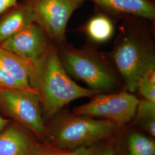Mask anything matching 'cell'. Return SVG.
<instances>
[{"instance_id":"9a60e30c","label":"cell","mask_w":155,"mask_h":155,"mask_svg":"<svg viewBox=\"0 0 155 155\" xmlns=\"http://www.w3.org/2000/svg\"><path fill=\"white\" fill-rule=\"evenodd\" d=\"M130 155H155V142L141 133H133L128 139Z\"/></svg>"},{"instance_id":"52a82bcc","label":"cell","mask_w":155,"mask_h":155,"mask_svg":"<svg viewBox=\"0 0 155 155\" xmlns=\"http://www.w3.org/2000/svg\"><path fill=\"white\" fill-rule=\"evenodd\" d=\"M139 101L127 92L98 94L87 104L74 109V114L100 118L119 125L130 121L134 116Z\"/></svg>"},{"instance_id":"d6986e66","label":"cell","mask_w":155,"mask_h":155,"mask_svg":"<svg viewBox=\"0 0 155 155\" xmlns=\"http://www.w3.org/2000/svg\"><path fill=\"white\" fill-rule=\"evenodd\" d=\"M11 89H24L9 73L0 67V90Z\"/></svg>"},{"instance_id":"ffe728a7","label":"cell","mask_w":155,"mask_h":155,"mask_svg":"<svg viewBox=\"0 0 155 155\" xmlns=\"http://www.w3.org/2000/svg\"><path fill=\"white\" fill-rule=\"evenodd\" d=\"M20 0H0V15Z\"/></svg>"},{"instance_id":"e0dca14e","label":"cell","mask_w":155,"mask_h":155,"mask_svg":"<svg viewBox=\"0 0 155 155\" xmlns=\"http://www.w3.org/2000/svg\"><path fill=\"white\" fill-rule=\"evenodd\" d=\"M77 155H116L111 144L95 143L75 150Z\"/></svg>"},{"instance_id":"5bb4252c","label":"cell","mask_w":155,"mask_h":155,"mask_svg":"<svg viewBox=\"0 0 155 155\" xmlns=\"http://www.w3.org/2000/svg\"><path fill=\"white\" fill-rule=\"evenodd\" d=\"M137 122L152 137L155 136V102L140 101L136 113Z\"/></svg>"},{"instance_id":"9c48e42d","label":"cell","mask_w":155,"mask_h":155,"mask_svg":"<svg viewBox=\"0 0 155 155\" xmlns=\"http://www.w3.org/2000/svg\"><path fill=\"white\" fill-rule=\"evenodd\" d=\"M39 144L27 129L11 120L0 132V155H32Z\"/></svg>"},{"instance_id":"3957f363","label":"cell","mask_w":155,"mask_h":155,"mask_svg":"<svg viewBox=\"0 0 155 155\" xmlns=\"http://www.w3.org/2000/svg\"><path fill=\"white\" fill-rule=\"evenodd\" d=\"M112 59L127 90L136 91L139 82L155 68L153 45L144 35L134 32L124 33L112 52Z\"/></svg>"},{"instance_id":"8fae6325","label":"cell","mask_w":155,"mask_h":155,"mask_svg":"<svg viewBox=\"0 0 155 155\" xmlns=\"http://www.w3.org/2000/svg\"><path fill=\"white\" fill-rule=\"evenodd\" d=\"M108 11L141 17L148 20L155 17V4L150 0H90Z\"/></svg>"},{"instance_id":"ba28073f","label":"cell","mask_w":155,"mask_h":155,"mask_svg":"<svg viewBox=\"0 0 155 155\" xmlns=\"http://www.w3.org/2000/svg\"><path fill=\"white\" fill-rule=\"evenodd\" d=\"M51 44L44 30L33 22L4 41L0 47L33 63L44 55Z\"/></svg>"},{"instance_id":"6da1fadb","label":"cell","mask_w":155,"mask_h":155,"mask_svg":"<svg viewBox=\"0 0 155 155\" xmlns=\"http://www.w3.org/2000/svg\"><path fill=\"white\" fill-rule=\"evenodd\" d=\"M29 83L38 96L45 121L52 120L72 101L94 97L102 92L75 83L64 70L58 50L52 44L44 55L32 63Z\"/></svg>"},{"instance_id":"2e32d148","label":"cell","mask_w":155,"mask_h":155,"mask_svg":"<svg viewBox=\"0 0 155 155\" xmlns=\"http://www.w3.org/2000/svg\"><path fill=\"white\" fill-rule=\"evenodd\" d=\"M137 90L145 100L155 102V68L150 70L141 78Z\"/></svg>"},{"instance_id":"4fadbf2b","label":"cell","mask_w":155,"mask_h":155,"mask_svg":"<svg viewBox=\"0 0 155 155\" xmlns=\"http://www.w3.org/2000/svg\"><path fill=\"white\" fill-rule=\"evenodd\" d=\"M86 31L89 37L97 42H104L110 38L114 28L107 17L97 15L92 18L86 25Z\"/></svg>"},{"instance_id":"7402d4cb","label":"cell","mask_w":155,"mask_h":155,"mask_svg":"<svg viewBox=\"0 0 155 155\" xmlns=\"http://www.w3.org/2000/svg\"><path fill=\"white\" fill-rule=\"evenodd\" d=\"M150 1H151L152 2H153V0H150Z\"/></svg>"},{"instance_id":"7a4b0ae2","label":"cell","mask_w":155,"mask_h":155,"mask_svg":"<svg viewBox=\"0 0 155 155\" xmlns=\"http://www.w3.org/2000/svg\"><path fill=\"white\" fill-rule=\"evenodd\" d=\"M47 127V144L59 150H74L110 137L120 127L117 123L79 115L55 116Z\"/></svg>"},{"instance_id":"30bf717a","label":"cell","mask_w":155,"mask_h":155,"mask_svg":"<svg viewBox=\"0 0 155 155\" xmlns=\"http://www.w3.org/2000/svg\"><path fill=\"white\" fill-rule=\"evenodd\" d=\"M33 22L27 3L20 0L0 15V44Z\"/></svg>"},{"instance_id":"8992f818","label":"cell","mask_w":155,"mask_h":155,"mask_svg":"<svg viewBox=\"0 0 155 155\" xmlns=\"http://www.w3.org/2000/svg\"><path fill=\"white\" fill-rule=\"evenodd\" d=\"M33 21L50 40L61 43L66 40L67 25L72 13L87 0H25Z\"/></svg>"},{"instance_id":"277c9868","label":"cell","mask_w":155,"mask_h":155,"mask_svg":"<svg viewBox=\"0 0 155 155\" xmlns=\"http://www.w3.org/2000/svg\"><path fill=\"white\" fill-rule=\"evenodd\" d=\"M59 52L69 76L82 81L92 90H111L118 86L115 72L102 56L89 49L63 48Z\"/></svg>"},{"instance_id":"5b68a950","label":"cell","mask_w":155,"mask_h":155,"mask_svg":"<svg viewBox=\"0 0 155 155\" xmlns=\"http://www.w3.org/2000/svg\"><path fill=\"white\" fill-rule=\"evenodd\" d=\"M0 110L38 138L47 139V127L38 95L25 89L0 90Z\"/></svg>"},{"instance_id":"ac0fdd59","label":"cell","mask_w":155,"mask_h":155,"mask_svg":"<svg viewBox=\"0 0 155 155\" xmlns=\"http://www.w3.org/2000/svg\"><path fill=\"white\" fill-rule=\"evenodd\" d=\"M32 155H77L75 150H61L48 144H40Z\"/></svg>"},{"instance_id":"44dd1931","label":"cell","mask_w":155,"mask_h":155,"mask_svg":"<svg viewBox=\"0 0 155 155\" xmlns=\"http://www.w3.org/2000/svg\"><path fill=\"white\" fill-rule=\"evenodd\" d=\"M11 121L10 119L5 118L0 116V132L3 130Z\"/></svg>"},{"instance_id":"7c38bea8","label":"cell","mask_w":155,"mask_h":155,"mask_svg":"<svg viewBox=\"0 0 155 155\" xmlns=\"http://www.w3.org/2000/svg\"><path fill=\"white\" fill-rule=\"evenodd\" d=\"M32 65V63L0 47V67L9 73L23 89L34 91L29 83Z\"/></svg>"}]
</instances>
